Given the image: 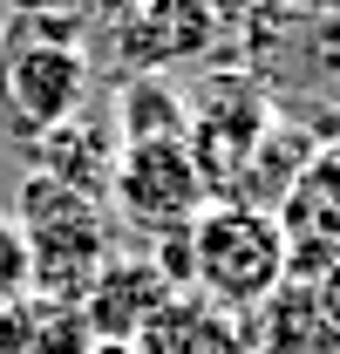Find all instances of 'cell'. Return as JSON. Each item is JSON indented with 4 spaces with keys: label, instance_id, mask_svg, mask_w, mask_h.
I'll use <instances>...</instances> for the list:
<instances>
[{
    "label": "cell",
    "instance_id": "15",
    "mask_svg": "<svg viewBox=\"0 0 340 354\" xmlns=\"http://www.w3.org/2000/svg\"><path fill=\"white\" fill-rule=\"evenodd\" d=\"M313 293H320V307H327V320H334V327H340V259L327 266L320 279H313Z\"/></svg>",
    "mask_w": 340,
    "mask_h": 354
},
{
    "label": "cell",
    "instance_id": "8",
    "mask_svg": "<svg viewBox=\"0 0 340 354\" xmlns=\"http://www.w3.org/2000/svg\"><path fill=\"white\" fill-rule=\"evenodd\" d=\"M245 334H252V354H340V327L327 320L320 293L306 279H286L245 320Z\"/></svg>",
    "mask_w": 340,
    "mask_h": 354
},
{
    "label": "cell",
    "instance_id": "19",
    "mask_svg": "<svg viewBox=\"0 0 340 354\" xmlns=\"http://www.w3.org/2000/svg\"><path fill=\"white\" fill-rule=\"evenodd\" d=\"M334 150H340V136H334Z\"/></svg>",
    "mask_w": 340,
    "mask_h": 354
},
{
    "label": "cell",
    "instance_id": "14",
    "mask_svg": "<svg viewBox=\"0 0 340 354\" xmlns=\"http://www.w3.org/2000/svg\"><path fill=\"white\" fill-rule=\"evenodd\" d=\"M28 348H35V293L0 307V354H28Z\"/></svg>",
    "mask_w": 340,
    "mask_h": 354
},
{
    "label": "cell",
    "instance_id": "13",
    "mask_svg": "<svg viewBox=\"0 0 340 354\" xmlns=\"http://www.w3.org/2000/svg\"><path fill=\"white\" fill-rule=\"evenodd\" d=\"M35 293V266H28V239H21V225L0 218V307H14V300H28Z\"/></svg>",
    "mask_w": 340,
    "mask_h": 354
},
{
    "label": "cell",
    "instance_id": "2",
    "mask_svg": "<svg viewBox=\"0 0 340 354\" xmlns=\"http://www.w3.org/2000/svg\"><path fill=\"white\" fill-rule=\"evenodd\" d=\"M88 102V55L68 35V21H14L0 41V136L7 143H41L62 123H75Z\"/></svg>",
    "mask_w": 340,
    "mask_h": 354
},
{
    "label": "cell",
    "instance_id": "1",
    "mask_svg": "<svg viewBox=\"0 0 340 354\" xmlns=\"http://www.w3.org/2000/svg\"><path fill=\"white\" fill-rule=\"evenodd\" d=\"M184 245H191V286L184 293H198L205 307L232 313V320H252L286 286V232L258 205L211 198L184 225Z\"/></svg>",
    "mask_w": 340,
    "mask_h": 354
},
{
    "label": "cell",
    "instance_id": "11",
    "mask_svg": "<svg viewBox=\"0 0 340 354\" xmlns=\"http://www.w3.org/2000/svg\"><path fill=\"white\" fill-rule=\"evenodd\" d=\"M109 130L116 143H177V136L191 130V109H184V95L164 82V75H129L116 88V109H109Z\"/></svg>",
    "mask_w": 340,
    "mask_h": 354
},
{
    "label": "cell",
    "instance_id": "7",
    "mask_svg": "<svg viewBox=\"0 0 340 354\" xmlns=\"http://www.w3.org/2000/svg\"><path fill=\"white\" fill-rule=\"evenodd\" d=\"M218 35V7L211 0H143V7H129L123 35V62L136 75H157L170 62H191V55H205Z\"/></svg>",
    "mask_w": 340,
    "mask_h": 354
},
{
    "label": "cell",
    "instance_id": "17",
    "mask_svg": "<svg viewBox=\"0 0 340 354\" xmlns=\"http://www.w3.org/2000/svg\"><path fill=\"white\" fill-rule=\"evenodd\" d=\"M0 41H7V21H0Z\"/></svg>",
    "mask_w": 340,
    "mask_h": 354
},
{
    "label": "cell",
    "instance_id": "9",
    "mask_svg": "<svg viewBox=\"0 0 340 354\" xmlns=\"http://www.w3.org/2000/svg\"><path fill=\"white\" fill-rule=\"evenodd\" d=\"M129 348L136 354H252V334H245V320L205 307L198 293H177L170 307H157V320Z\"/></svg>",
    "mask_w": 340,
    "mask_h": 354
},
{
    "label": "cell",
    "instance_id": "3",
    "mask_svg": "<svg viewBox=\"0 0 340 354\" xmlns=\"http://www.w3.org/2000/svg\"><path fill=\"white\" fill-rule=\"evenodd\" d=\"M14 225L28 239L35 300L82 307L88 279L109 259V205L75 191V184H62V177H48V171H28L21 191H14Z\"/></svg>",
    "mask_w": 340,
    "mask_h": 354
},
{
    "label": "cell",
    "instance_id": "4",
    "mask_svg": "<svg viewBox=\"0 0 340 354\" xmlns=\"http://www.w3.org/2000/svg\"><path fill=\"white\" fill-rule=\"evenodd\" d=\"M205 205H211V191H205L198 157H191L184 136H177V143H129V150H116V171H109V212L129 218L136 232L170 239V232H184V225L198 218Z\"/></svg>",
    "mask_w": 340,
    "mask_h": 354
},
{
    "label": "cell",
    "instance_id": "10",
    "mask_svg": "<svg viewBox=\"0 0 340 354\" xmlns=\"http://www.w3.org/2000/svg\"><path fill=\"white\" fill-rule=\"evenodd\" d=\"M116 130L109 123H95V116H75V123H62L55 136H41L35 143V171L62 177V184H75V191H88V198H102L109 205V171H116Z\"/></svg>",
    "mask_w": 340,
    "mask_h": 354
},
{
    "label": "cell",
    "instance_id": "18",
    "mask_svg": "<svg viewBox=\"0 0 340 354\" xmlns=\"http://www.w3.org/2000/svg\"><path fill=\"white\" fill-rule=\"evenodd\" d=\"M320 7H340V0H320Z\"/></svg>",
    "mask_w": 340,
    "mask_h": 354
},
{
    "label": "cell",
    "instance_id": "6",
    "mask_svg": "<svg viewBox=\"0 0 340 354\" xmlns=\"http://www.w3.org/2000/svg\"><path fill=\"white\" fill-rule=\"evenodd\" d=\"M279 232H286V279H320L327 266L340 259V150L327 143L299 184L279 205Z\"/></svg>",
    "mask_w": 340,
    "mask_h": 354
},
{
    "label": "cell",
    "instance_id": "5",
    "mask_svg": "<svg viewBox=\"0 0 340 354\" xmlns=\"http://www.w3.org/2000/svg\"><path fill=\"white\" fill-rule=\"evenodd\" d=\"M170 300H177V286L164 279V266L150 252H109L82 293V320L95 334V348H129L157 320V307H170Z\"/></svg>",
    "mask_w": 340,
    "mask_h": 354
},
{
    "label": "cell",
    "instance_id": "16",
    "mask_svg": "<svg viewBox=\"0 0 340 354\" xmlns=\"http://www.w3.org/2000/svg\"><path fill=\"white\" fill-rule=\"evenodd\" d=\"M95 354H136V348H95Z\"/></svg>",
    "mask_w": 340,
    "mask_h": 354
},
{
    "label": "cell",
    "instance_id": "12",
    "mask_svg": "<svg viewBox=\"0 0 340 354\" xmlns=\"http://www.w3.org/2000/svg\"><path fill=\"white\" fill-rule=\"evenodd\" d=\"M28 354H95V334H88L82 307L35 300V348H28Z\"/></svg>",
    "mask_w": 340,
    "mask_h": 354
}]
</instances>
